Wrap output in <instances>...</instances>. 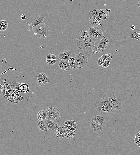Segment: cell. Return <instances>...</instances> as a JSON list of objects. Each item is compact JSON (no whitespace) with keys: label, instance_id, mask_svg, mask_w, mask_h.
Returning a JSON list of instances; mask_svg holds the SVG:
<instances>
[{"label":"cell","instance_id":"6da1fadb","mask_svg":"<svg viewBox=\"0 0 140 155\" xmlns=\"http://www.w3.org/2000/svg\"><path fill=\"white\" fill-rule=\"evenodd\" d=\"M112 96L96 101L95 104L96 109L99 113L109 115L115 114L122 107V104L117 92L111 90Z\"/></svg>","mask_w":140,"mask_h":155},{"label":"cell","instance_id":"7a4b0ae2","mask_svg":"<svg viewBox=\"0 0 140 155\" xmlns=\"http://www.w3.org/2000/svg\"><path fill=\"white\" fill-rule=\"evenodd\" d=\"M76 40L78 48L88 54L93 53L95 42L90 38L88 31H81Z\"/></svg>","mask_w":140,"mask_h":155},{"label":"cell","instance_id":"3957f363","mask_svg":"<svg viewBox=\"0 0 140 155\" xmlns=\"http://www.w3.org/2000/svg\"><path fill=\"white\" fill-rule=\"evenodd\" d=\"M4 79L1 83V95L4 98L7 99L13 103L20 102L23 99V97L15 90L12 89L11 85L7 84Z\"/></svg>","mask_w":140,"mask_h":155},{"label":"cell","instance_id":"277c9868","mask_svg":"<svg viewBox=\"0 0 140 155\" xmlns=\"http://www.w3.org/2000/svg\"><path fill=\"white\" fill-rule=\"evenodd\" d=\"M45 17L40 13L30 15L27 20L26 27L28 31L33 30L34 28L44 21Z\"/></svg>","mask_w":140,"mask_h":155},{"label":"cell","instance_id":"5b68a950","mask_svg":"<svg viewBox=\"0 0 140 155\" xmlns=\"http://www.w3.org/2000/svg\"><path fill=\"white\" fill-rule=\"evenodd\" d=\"M51 27L45 24L44 21L35 27L33 30L34 34L39 38L47 39L49 35Z\"/></svg>","mask_w":140,"mask_h":155},{"label":"cell","instance_id":"8992f818","mask_svg":"<svg viewBox=\"0 0 140 155\" xmlns=\"http://www.w3.org/2000/svg\"><path fill=\"white\" fill-rule=\"evenodd\" d=\"M46 111L47 113L46 119L57 122L60 121L61 115L57 108L49 107L47 108Z\"/></svg>","mask_w":140,"mask_h":155},{"label":"cell","instance_id":"52a82bcc","mask_svg":"<svg viewBox=\"0 0 140 155\" xmlns=\"http://www.w3.org/2000/svg\"><path fill=\"white\" fill-rule=\"evenodd\" d=\"M109 42L108 39L105 37L102 40L95 42L93 53L97 54L103 52L108 47Z\"/></svg>","mask_w":140,"mask_h":155},{"label":"cell","instance_id":"ba28073f","mask_svg":"<svg viewBox=\"0 0 140 155\" xmlns=\"http://www.w3.org/2000/svg\"><path fill=\"white\" fill-rule=\"evenodd\" d=\"M75 59V60L76 68L78 70L86 65L88 61L86 55L82 52L76 53Z\"/></svg>","mask_w":140,"mask_h":155},{"label":"cell","instance_id":"9c48e42d","mask_svg":"<svg viewBox=\"0 0 140 155\" xmlns=\"http://www.w3.org/2000/svg\"><path fill=\"white\" fill-rule=\"evenodd\" d=\"M11 85V86L13 87V89L18 92L26 93L29 92V87L26 84L17 83L15 81L13 82L12 85Z\"/></svg>","mask_w":140,"mask_h":155},{"label":"cell","instance_id":"30bf717a","mask_svg":"<svg viewBox=\"0 0 140 155\" xmlns=\"http://www.w3.org/2000/svg\"><path fill=\"white\" fill-rule=\"evenodd\" d=\"M37 82L39 86L43 87L49 82L50 79L45 73L39 74L36 76Z\"/></svg>","mask_w":140,"mask_h":155},{"label":"cell","instance_id":"8fae6325","mask_svg":"<svg viewBox=\"0 0 140 155\" xmlns=\"http://www.w3.org/2000/svg\"><path fill=\"white\" fill-rule=\"evenodd\" d=\"M103 20L99 17H90L89 21L92 26L100 28L103 24Z\"/></svg>","mask_w":140,"mask_h":155},{"label":"cell","instance_id":"7c38bea8","mask_svg":"<svg viewBox=\"0 0 140 155\" xmlns=\"http://www.w3.org/2000/svg\"><path fill=\"white\" fill-rule=\"evenodd\" d=\"M104 9H98L90 11L89 13L90 17H99L103 19Z\"/></svg>","mask_w":140,"mask_h":155},{"label":"cell","instance_id":"4fadbf2b","mask_svg":"<svg viewBox=\"0 0 140 155\" xmlns=\"http://www.w3.org/2000/svg\"><path fill=\"white\" fill-rule=\"evenodd\" d=\"M71 56V53L69 50H64L61 52L58 55L60 59L68 61L72 57Z\"/></svg>","mask_w":140,"mask_h":155},{"label":"cell","instance_id":"5bb4252c","mask_svg":"<svg viewBox=\"0 0 140 155\" xmlns=\"http://www.w3.org/2000/svg\"><path fill=\"white\" fill-rule=\"evenodd\" d=\"M44 121L47 127L48 130H53L57 129L58 126L57 122L46 119L44 120Z\"/></svg>","mask_w":140,"mask_h":155},{"label":"cell","instance_id":"9a60e30c","mask_svg":"<svg viewBox=\"0 0 140 155\" xmlns=\"http://www.w3.org/2000/svg\"><path fill=\"white\" fill-rule=\"evenodd\" d=\"M59 66L60 69L64 70L70 71L71 69L68 60L60 59Z\"/></svg>","mask_w":140,"mask_h":155},{"label":"cell","instance_id":"2e32d148","mask_svg":"<svg viewBox=\"0 0 140 155\" xmlns=\"http://www.w3.org/2000/svg\"><path fill=\"white\" fill-rule=\"evenodd\" d=\"M90 127L92 131L96 133L101 131L102 129V125L98 124L94 121L91 122Z\"/></svg>","mask_w":140,"mask_h":155},{"label":"cell","instance_id":"e0dca14e","mask_svg":"<svg viewBox=\"0 0 140 155\" xmlns=\"http://www.w3.org/2000/svg\"><path fill=\"white\" fill-rule=\"evenodd\" d=\"M62 128L64 132L65 137H66L67 139H71L75 135V132L70 130L63 126Z\"/></svg>","mask_w":140,"mask_h":155},{"label":"cell","instance_id":"ac0fdd59","mask_svg":"<svg viewBox=\"0 0 140 155\" xmlns=\"http://www.w3.org/2000/svg\"><path fill=\"white\" fill-rule=\"evenodd\" d=\"M101 30L100 28L98 27L92 26L91 27L88 31L89 35L90 38L94 36Z\"/></svg>","mask_w":140,"mask_h":155},{"label":"cell","instance_id":"d6986e66","mask_svg":"<svg viewBox=\"0 0 140 155\" xmlns=\"http://www.w3.org/2000/svg\"><path fill=\"white\" fill-rule=\"evenodd\" d=\"M109 58L112 59V55L110 53L109 54H104L102 55L98 59L97 64L99 66L102 65L105 60Z\"/></svg>","mask_w":140,"mask_h":155},{"label":"cell","instance_id":"ffe728a7","mask_svg":"<svg viewBox=\"0 0 140 155\" xmlns=\"http://www.w3.org/2000/svg\"><path fill=\"white\" fill-rule=\"evenodd\" d=\"M105 37L103 32H102L101 30L98 32L96 34H95L94 36H93L91 38L92 40L95 41H100L102 39H103Z\"/></svg>","mask_w":140,"mask_h":155},{"label":"cell","instance_id":"44dd1931","mask_svg":"<svg viewBox=\"0 0 140 155\" xmlns=\"http://www.w3.org/2000/svg\"><path fill=\"white\" fill-rule=\"evenodd\" d=\"M93 121L96 122L97 124L101 125L103 124L105 121V119L103 117L100 115L95 116L93 117Z\"/></svg>","mask_w":140,"mask_h":155},{"label":"cell","instance_id":"7402d4cb","mask_svg":"<svg viewBox=\"0 0 140 155\" xmlns=\"http://www.w3.org/2000/svg\"><path fill=\"white\" fill-rule=\"evenodd\" d=\"M38 126L39 129L42 131H47L48 130L47 127L44 121H39Z\"/></svg>","mask_w":140,"mask_h":155},{"label":"cell","instance_id":"603a6c76","mask_svg":"<svg viewBox=\"0 0 140 155\" xmlns=\"http://www.w3.org/2000/svg\"><path fill=\"white\" fill-rule=\"evenodd\" d=\"M47 116V113L46 111L41 110L37 114V118L39 121H44L46 119Z\"/></svg>","mask_w":140,"mask_h":155},{"label":"cell","instance_id":"cb8c5ba5","mask_svg":"<svg viewBox=\"0 0 140 155\" xmlns=\"http://www.w3.org/2000/svg\"><path fill=\"white\" fill-rule=\"evenodd\" d=\"M56 134L57 137L62 138L65 137L64 129L61 126L57 127Z\"/></svg>","mask_w":140,"mask_h":155},{"label":"cell","instance_id":"d4e9b609","mask_svg":"<svg viewBox=\"0 0 140 155\" xmlns=\"http://www.w3.org/2000/svg\"><path fill=\"white\" fill-rule=\"evenodd\" d=\"M64 124L73 126L75 128H76L78 127L77 125L76 122L71 120H67L64 123Z\"/></svg>","mask_w":140,"mask_h":155},{"label":"cell","instance_id":"484cf974","mask_svg":"<svg viewBox=\"0 0 140 155\" xmlns=\"http://www.w3.org/2000/svg\"><path fill=\"white\" fill-rule=\"evenodd\" d=\"M68 61L71 68L74 69L76 68L75 60V58L71 57Z\"/></svg>","mask_w":140,"mask_h":155},{"label":"cell","instance_id":"4316f807","mask_svg":"<svg viewBox=\"0 0 140 155\" xmlns=\"http://www.w3.org/2000/svg\"><path fill=\"white\" fill-rule=\"evenodd\" d=\"M111 59L109 58H107L102 64V67L104 68H107L108 67L110 63Z\"/></svg>","mask_w":140,"mask_h":155},{"label":"cell","instance_id":"83f0119b","mask_svg":"<svg viewBox=\"0 0 140 155\" xmlns=\"http://www.w3.org/2000/svg\"><path fill=\"white\" fill-rule=\"evenodd\" d=\"M134 142L137 145L140 143V131L135 135V137Z\"/></svg>","mask_w":140,"mask_h":155},{"label":"cell","instance_id":"f1b7e54d","mask_svg":"<svg viewBox=\"0 0 140 155\" xmlns=\"http://www.w3.org/2000/svg\"><path fill=\"white\" fill-rule=\"evenodd\" d=\"M137 30H138L139 31V33H137L136 32H134V33L135 34V36H133V34H132V37L131 39H135L139 41L140 39V29H137Z\"/></svg>","mask_w":140,"mask_h":155},{"label":"cell","instance_id":"f546056e","mask_svg":"<svg viewBox=\"0 0 140 155\" xmlns=\"http://www.w3.org/2000/svg\"><path fill=\"white\" fill-rule=\"evenodd\" d=\"M46 62L48 65L52 66L56 64L57 62V60L46 59Z\"/></svg>","mask_w":140,"mask_h":155},{"label":"cell","instance_id":"4dcf8cb0","mask_svg":"<svg viewBox=\"0 0 140 155\" xmlns=\"http://www.w3.org/2000/svg\"><path fill=\"white\" fill-rule=\"evenodd\" d=\"M47 59L56 60L57 57L55 55L49 54L46 55V57Z\"/></svg>","mask_w":140,"mask_h":155},{"label":"cell","instance_id":"1f68e13d","mask_svg":"<svg viewBox=\"0 0 140 155\" xmlns=\"http://www.w3.org/2000/svg\"><path fill=\"white\" fill-rule=\"evenodd\" d=\"M63 126L66 127V128L69 129L70 130L74 132H75L76 131V128H74L73 126L68 125L65 124H64V125H63Z\"/></svg>","mask_w":140,"mask_h":155},{"label":"cell","instance_id":"d6a6232c","mask_svg":"<svg viewBox=\"0 0 140 155\" xmlns=\"http://www.w3.org/2000/svg\"><path fill=\"white\" fill-rule=\"evenodd\" d=\"M0 25L3 26H8V22L6 20H1L0 21Z\"/></svg>","mask_w":140,"mask_h":155},{"label":"cell","instance_id":"836d02e7","mask_svg":"<svg viewBox=\"0 0 140 155\" xmlns=\"http://www.w3.org/2000/svg\"><path fill=\"white\" fill-rule=\"evenodd\" d=\"M8 26H3L0 25V31H3L6 30L8 28Z\"/></svg>","mask_w":140,"mask_h":155},{"label":"cell","instance_id":"e575fe53","mask_svg":"<svg viewBox=\"0 0 140 155\" xmlns=\"http://www.w3.org/2000/svg\"><path fill=\"white\" fill-rule=\"evenodd\" d=\"M21 18L22 20H25V18H26V16H25V15L24 14L21 15Z\"/></svg>","mask_w":140,"mask_h":155},{"label":"cell","instance_id":"d590c367","mask_svg":"<svg viewBox=\"0 0 140 155\" xmlns=\"http://www.w3.org/2000/svg\"><path fill=\"white\" fill-rule=\"evenodd\" d=\"M138 7L140 9V0H139V1L137 3Z\"/></svg>","mask_w":140,"mask_h":155},{"label":"cell","instance_id":"8d00e7d4","mask_svg":"<svg viewBox=\"0 0 140 155\" xmlns=\"http://www.w3.org/2000/svg\"><path fill=\"white\" fill-rule=\"evenodd\" d=\"M131 29L132 30H134L135 29V27L134 25H132L131 26Z\"/></svg>","mask_w":140,"mask_h":155},{"label":"cell","instance_id":"74e56055","mask_svg":"<svg viewBox=\"0 0 140 155\" xmlns=\"http://www.w3.org/2000/svg\"><path fill=\"white\" fill-rule=\"evenodd\" d=\"M108 12H110V11H111V10H110V9H108Z\"/></svg>","mask_w":140,"mask_h":155},{"label":"cell","instance_id":"f35d334b","mask_svg":"<svg viewBox=\"0 0 140 155\" xmlns=\"http://www.w3.org/2000/svg\"><path fill=\"white\" fill-rule=\"evenodd\" d=\"M138 145V146L140 147V143H139V144L138 145Z\"/></svg>","mask_w":140,"mask_h":155}]
</instances>
